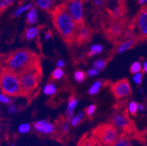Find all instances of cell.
Returning <instances> with one entry per match:
<instances>
[{"label": "cell", "instance_id": "cell-11", "mask_svg": "<svg viewBox=\"0 0 147 146\" xmlns=\"http://www.w3.org/2000/svg\"><path fill=\"white\" fill-rule=\"evenodd\" d=\"M110 89L113 96L117 100L127 97L132 94V88L127 78L120 79L111 84Z\"/></svg>", "mask_w": 147, "mask_h": 146}, {"label": "cell", "instance_id": "cell-6", "mask_svg": "<svg viewBox=\"0 0 147 146\" xmlns=\"http://www.w3.org/2000/svg\"><path fill=\"white\" fill-rule=\"evenodd\" d=\"M127 30L138 40H147V5L141 8Z\"/></svg>", "mask_w": 147, "mask_h": 146}, {"label": "cell", "instance_id": "cell-29", "mask_svg": "<svg viewBox=\"0 0 147 146\" xmlns=\"http://www.w3.org/2000/svg\"><path fill=\"white\" fill-rule=\"evenodd\" d=\"M138 104L134 101L131 102L129 103V107H128V110H129L130 115H132V116H136L138 112Z\"/></svg>", "mask_w": 147, "mask_h": 146}, {"label": "cell", "instance_id": "cell-45", "mask_svg": "<svg viewBox=\"0 0 147 146\" xmlns=\"http://www.w3.org/2000/svg\"><path fill=\"white\" fill-rule=\"evenodd\" d=\"M2 0H0V10L2 9Z\"/></svg>", "mask_w": 147, "mask_h": 146}, {"label": "cell", "instance_id": "cell-12", "mask_svg": "<svg viewBox=\"0 0 147 146\" xmlns=\"http://www.w3.org/2000/svg\"><path fill=\"white\" fill-rule=\"evenodd\" d=\"M138 42L137 38H127V39H120L114 42V47L111 52V57L113 56L115 53H121L126 50H129L133 48L135 45Z\"/></svg>", "mask_w": 147, "mask_h": 146}, {"label": "cell", "instance_id": "cell-20", "mask_svg": "<svg viewBox=\"0 0 147 146\" xmlns=\"http://www.w3.org/2000/svg\"><path fill=\"white\" fill-rule=\"evenodd\" d=\"M53 0H37L36 5L44 10H51L53 7Z\"/></svg>", "mask_w": 147, "mask_h": 146}, {"label": "cell", "instance_id": "cell-17", "mask_svg": "<svg viewBox=\"0 0 147 146\" xmlns=\"http://www.w3.org/2000/svg\"><path fill=\"white\" fill-rule=\"evenodd\" d=\"M56 124L57 126H59L60 129V132L63 135L69 132V124H68V120L65 119L64 116H60L59 118L56 120Z\"/></svg>", "mask_w": 147, "mask_h": 146}, {"label": "cell", "instance_id": "cell-42", "mask_svg": "<svg viewBox=\"0 0 147 146\" xmlns=\"http://www.w3.org/2000/svg\"><path fill=\"white\" fill-rule=\"evenodd\" d=\"M142 70H143V72H145V73H146L147 74V61L144 63V65H143V67H142Z\"/></svg>", "mask_w": 147, "mask_h": 146}, {"label": "cell", "instance_id": "cell-24", "mask_svg": "<svg viewBox=\"0 0 147 146\" xmlns=\"http://www.w3.org/2000/svg\"><path fill=\"white\" fill-rule=\"evenodd\" d=\"M142 70V67H141V63L139 61H136V62L133 63L130 67V72L132 74H136V73H138V72H141Z\"/></svg>", "mask_w": 147, "mask_h": 146}, {"label": "cell", "instance_id": "cell-27", "mask_svg": "<svg viewBox=\"0 0 147 146\" xmlns=\"http://www.w3.org/2000/svg\"><path fill=\"white\" fill-rule=\"evenodd\" d=\"M84 116H85V114H84V112H81V113H79L78 115H77L76 117H74L73 119H72V120H71L72 125H73V126H78V124H79L80 123H81V121L84 120Z\"/></svg>", "mask_w": 147, "mask_h": 146}, {"label": "cell", "instance_id": "cell-18", "mask_svg": "<svg viewBox=\"0 0 147 146\" xmlns=\"http://www.w3.org/2000/svg\"><path fill=\"white\" fill-rule=\"evenodd\" d=\"M77 146H94V139L89 133L84 134L80 138Z\"/></svg>", "mask_w": 147, "mask_h": 146}, {"label": "cell", "instance_id": "cell-38", "mask_svg": "<svg viewBox=\"0 0 147 146\" xmlns=\"http://www.w3.org/2000/svg\"><path fill=\"white\" fill-rule=\"evenodd\" d=\"M97 72H98V71H97L96 69H89V72H88V75H89V76L92 77V76L96 75L97 74Z\"/></svg>", "mask_w": 147, "mask_h": 146}, {"label": "cell", "instance_id": "cell-39", "mask_svg": "<svg viewBox=\"0 0 147 146\" xmlns=\"http://www.w3.org/2000/svg\"><path fill=\"white\" fill-rule=\"evenodd\" d=\"M16 106L15 105H13V104H10V106H9V112H10V113H13V112L16 111Z\"/></svg>", "mask_w": 147, "mask_h": 146}, {"label": "cell", "instance_id": "cell-5", "mask_svg": "<svg viewBox=\"0 0 147 146\" xmlns=\"http://www.w3.org/2000/svg\"><path fill=\"white\" fill-rule=\"evenodd\" d=\"M92 136L100 143L106 146H113L118 140V129L111 123L101 124L92 130Z\"/></svg>", "mask_w": 147, "mask_h": 146}, {"label": "cell", "instance_id": "cell-13", "mask_svg": "<svg viewBox=\"0 0 147 146\" xmlns=\"http://www.w3.org/2000/svg\"><path fill=\"white\" fill-rule=\"evenodd\" d=\"M92 37V30L89 27L86 26V25L83 27L77 29L76 32V44L78 46L84 45L90 41Z\"/></svg>", "mask_w": 147, "mask_h": 146}, {"label": "cell", "instance_id": "cell-1", "mask_svg": "<svg viewBox=\"0 0 147 146\" xmlns=\"http://www.w3.org/2000/svg\"><path fill=\"white\" fill-rule=\"evenodd\" d=\"M53 26L64 42L70 46L76 44V24L67 11L65 3L55 7L51 12Z\"/></svg>", "mask_w": 147, "mask_h": 146}, {"label": "cell", "instance_id": "cell-46", "mask_svg": "<svg viewBox=\"0 0 147 146\" xmlns=\"http://www.w3.org/2000/svg\"><path fill=\"white\" fill-rule=\"evenodd\" d=\"M51 36V34L50 33H47V34H46V39H49V37Z\"/></svg>", "mask_w": 147, "mask_h": 146}, {"label": "cell", "instance_id": "cell-2", "mask_svg": "<svg viewBox=\"0 0 147 146\" xmlns=\"http://www.w3.org/2000/svg\"><path fill=\"white\" fill-rule=\"evenodd\" d=\"M4 64L15 72H19L41 65L40 57L29 48H23L10 52L4 59Z\"/></svg>", "mask_w": 147, "mask_h": 146}, {"label": "cell", "instance_id": "cell-40", "mask_svg": "<svg viewBox=\"0 0 147 146\" xmlns=\"http://www.w3.org/2000/svg\"><path fill=\"white\" fill-rule=\"evenodd\" d=\"M64 65H65L64 61H62V60H59L58 62H57V67H58L59 68H61L63 67Z\"/></svg>", "mask_w": 147, "mask_h": 146}, {"label": "cell", "instance_id": "cell-31", "mask_svg": "<svg viewBox=\"0 0 147 146\" xmlns=\"http://www.w3.org/2000/svg\"><path fill=\"white\" fill-rule=\"evenodd\" d=\"M86 77V74L83 71L78 70L75 72V80L77 82H82Z\"/></svg>", "mask_w": 147, "mask_h": 146}, {"label": "cell", "instance_id": "cell-4", "mask_svg": "<svg viewBox=\"0 0 147 146\" xmlns=\"http://www.w3.org/2000/svg\"><path fill=\"white\" fill-rule=\"evenodd\" d=\"M21 82L22 96H28L32 93L40 83L42 77L41 65L22 71L18 73Z\"/></svg>", "mask_w": 147, "mask_h": 146}, {"label": "cell", "instance_id": "cell-33", "mask_svg": "<svg viewBox=\"0 0 147 146\" xmlns=\"http://www.w3.org/2000/svg\"><path fill=\"white\" fill-rule=\"evenodd\" d=\"M143 80V72H140L138 73L135 74L134 77H133V80L137 85H140L142 82Z\"/></svg>", "mask_w": 147, "mask_h": 146}, {"label": "cell", "instance_id": "cell-22", "mask_svg": "<svg viewBox=\"0 0 147 146\" xmlns=\"http://www.w3.org/2000/svg\"><path fill=\"white\" fill-rule=\"evenodd\" d=\"M102 85H103V81L102 80H99V81H97L96 83H94V85H92V88L89 90V94L94 95L95 94H97L100 91V89L102 86Z\"/></svg>", "mask_w": 147, "mask_h": 146}, {"label": "cell", "instance_id": "cell-7", "mask_svg": "<svg viewBox=\"0 0 147 146\" xmlns=\"http://www.w3.org/2000/svg\"><path fill=\"white\" fill-rule=\"evenodd\" d=\"M127 26V18L110 21L103 27L104 37L110 42H114L122 37Z\"/></svg>", "mask_w": 147, "mask_h": 146}, {"label": "cell", "instance_id": "cell-34", "mask_svg": "<svg viewBox=\"0 0 147 146\" xmlns=\"http://www.w3.org/2000/svg\"><path fill=\"white\" fill-rule=\"evenodd\" d=\"M0 102L5 103V104H11L12 100L8 96H7L2 93H0Z\"/></svg>", "mask_w": 147, "mask_h": 146}, {"label": "cell", "instance_id": "cell-41", "mask_svg": "<svg viewBox=\"0 0 147 146\" xmlns=\"http://www.w3.org/2000/svg\"><path fill=\"white\" fill-rule=\"evenodd\" d=\"M93 139H94V146H106V145H105L102 144V143H100V142H98V141H97V140H96V139H94V137H93Z\"/></svg>", "mask_w": 147, "mask_h": 146}, {"label": "cell", "instance_id": "cell-14", "mask_svg": "<svg viewBox=\"0 0 147 146\" xmlns=\"http://www.w3.org/2000/svg\"><path fill=\"white\" fill-rule=\"evenodd\" d=\"M34 127L38 132L45 134H51L55 132L54 125L46 120H38L34 124Z\"/></svg>", "mask_w": 147, "mask_h": 146}, {"label": "cell", "instance_id": "cell-19", "mask_svg": "<svg viewBox=\"0 0 147 146\" xmlns=\"http://www.w3.org/2000/svg\"><path fill=\"white\" fill-rule=\"evenodd\" d=\"M113 146H132L129 137L127 134L122 133L119 135L118 140L113 144Z\"/></svg>", "mask_w": 147, "mask_h": 146}, {"label": "cell", "instance_id": "cell-35", "mask_svg": "<svg viewBox=\"0 0 147 146\" xmlns=\"http://www.w3.org/2000/svg\"><path fill=\"white\" fill-rule=\"evenodd\" d=\"M96 108L97 107H96L95 104H92V105H90L88 108H86V110H85V112H86V116H89V117H91L93 115L94 111H95Z\"/></svg>", "mask_w": 147, "mask_h": 146}, {"label": "cell", "instance_id": "cell-16", "mask_svg": "<svg viewBox=\"0 0 147 146\" xmlns=\"http://www.w3.org/2000/svg\"><path fill=\"white\" fill-rule=\"evenodd\" d=\"M77 103H78V100H76L75 96H69V100H68L67 109V116L68 121L71 120L72 117H73V110H74V108H76Z\"/></svg>", "mask_w": 147, "mask_h": 146}, {"label": "cell", "instance_id": "cell-23", "mask_svg": "<svg viewBox=\"0 0 147 146\" xmlns=\"http://www.w3.org/2000/svg\"><path fill=\"white\" fill-rule=\"evenodd\" d=\"M63 74L64 72L61 68H57V69H54L53 71V72H52L51 78V80H59V79H61L62 77Z\"/></svg>", "mask_w": 147, "mask_h": 146}, {"label": "cell", "instance_id": "cell-15", "mask_svg": "<svg viewBox=\"0 0 147 146\" xmlns=\"http://www.w3.org/2000/svg\"><path fill=\"white\" fill-rule=\"evenodd\" d=\"M40 32V27H30L25 29L22 34V38L26 40H32L38 35Z\"/></svg>", "mask_w": 147, "mask_h": 146}, {"label": "cell", "instance_id": "cell-47", "mask_svg": "<svg viewBox=\"0 0 147 146\" xmlns=\"http://www.w3.org/2000/svg\"><path fill=\"white\" fill-rule=\"evenodd\" d=\"M12 146H14V145H12Z\"/></svg>", "mask_w": 147, "mask_h": 146}, {"label": "cell", "instance_id": "cell-30", "mask_svg": "<svg viewBox=\"0 0 147 146\" xmlns=\"http://www.w3.org/2000/svg\"><path fill=\"white\" fill-rule=\"evenodd\" d=\"M56 91H57V89H56L55 86L52 83H48L44 88V93L48 95L53 94L56 92Z\"/></svg>", "mask_w": 147, "mask_h": 146}, {"label": "cell", "instance_id": "cell-36", "mask_svg": "<svg viewBox=\"0 0 147 146\" xmlns=\"http://www.w3.org/2000/svg\"><path fill=\"white\" fill-rule=\"evenodd\" d=\"M29 129H30V125L27 124H21L18 128V130L21 133H26V132H29Z\"/></svg>", "mask_w": 147, "mask_h": 146}, {"label": "cell", "instance_id": "cell-44", "mask_svg": "<svg viewBox=\"0 0 147 146\" xmlns=\"http://www.w3.org/2000/svg\"><path fill=\"white\" fill-rule=\"evenodd\" d=\"M146 1H147V0H140V1H139V3H140V4H144L146 2Z\"/></svg>", "mask_w": 147, "mask_h": 146}, {"label": "cell", "instance_id": "cell-10", "mask_svg": "<svg viewBox=\"0 0 147 146\" xmlns=\"http://www.w3.org/2000/svg\"><path fill=\"white\" fill-rule=\"evenodd\" d=\"M105 6L110 21L121 19L126 13V7L122 0H108Z\"/></svg>", "mask_w": 147, "mask_h": 146}, {"label": "cell", "instance_id": "cell-9", "mask_svg": "<svg viewBox=\"0 0 147 146\" xmlns=\"http://www.w3.org/2000/svg\"><path fill=\"white\" fill-rule=\"evenodd\" d=\"M110 121L117 128L121 129L125 134L132 132L134 127L133 122L128 116L127 110L113 114L111 118Z\"/></svg>", "mask_w": 147, "mask_h": 146}, {"label": "cell", "instance_id": "cell-3", "mask_svg": "<svg viewBox=\"0 0 147 146\" xmlns=\"http://www.w3.org/2000/svg\"><path fill=\"white\" fill-rule=\"evenodd\" d=\"M0 90L8 96H22L18 73L4 65H0Z\"/></svg>", "mask_w": 147, "mask_h": 146}, {"label": "cell", "instance_id": "cell-26", "mask_svg": "<svg viewBox=\"0 0 147 146\" xmlns=\"http://www.w3.org/2000/svg\"><path fill=\"white\" fill-rule=\"evenodd\" d=\"M108 61V60H98V61H96L94 63V67L98 70H102V69H105V66H106L107 62Z\"/></svg>", "mask_w": 147, "mask_h": 146}, {"label": "cell", "instance_id": "cell-28", "mask_svg": "<svg viewBox=\"0 0 147 146\" xmlns=\"http://www.w3.org/2000/svg\"><path fill=\"white\" fill-rule=\"evenodd\" d=\"M107 0H92V5L96 10H101L105 6Z\"/></svg>", "mask_w": 147, "mask_h": 146}, {"label": "cell", "instance_id": "cell-25", "mask_svg": "<svg viewBox=\"0 0 147 146\" xmlns=\"http://www.w3.org/2000/svg\"><path fill=\"white\" fill-rule=\"evenodd\" d=\"M102 47L100 45H94L91 48L90 50H89V53H88V56H93L94 55L100 53V52L102 51Z\"/></svg>", "mask_w": 147, "mask_h": 146}, {"label": "cell", "instance_id": "cell-37", "mask_svg": "<svg viewBox=\"0 0 147 146\" xmlns=\"http://www.w3.org/2000/svg\"><path fill=\"white\" fill-rule=\"evenodd\" d=\"M13 0H2V6L1 10H3L6 9L7 7H8L9 6H10L13 4Z\"/></svg>", "mask_w": 147, "mask_h": 146}, {"label": "cell", "instance_id": "cell-21", "mask_svg": "<svg viewBox=\"0 0 147 146\" xmlns=\"http://www.w3.org/2000/svg\"><path fill=\"white\" fill-rule=\"evenodd\" d=\"M37 21V13L35 7H32L29 11L26 17V23L28 24H34Z\"/></svg>", "mask_w": 147, "mask_h": 146}, {"label": "cell", "instance_id": "cell-43", "mask_svg": "<svg viewBox=\"0 0 147 146\" xmlns=\"http://www.w3.org/2000/svg\"><path fill=\"white\" fill-rule=\"evenodd\" d=\"M145 110V106L142 104H138V111H144Z\"/></svg>", "mask_w": 147, "mask_h": 146}, {"label": "cell", "instance_id": "cell-32", "mask_svg": "<svg viewBox=\"0 0 147 146\" xmlns=\"http://www.w3.org/2000/svg\"><path fill=\"white\" fill-rule=\"evenodd\" d=\"M32 4H29V5H24V6L20 7L18 10H17L14 13V15L15 16H19L21 13H24V12L26 11V10H29L30 7H32Z\"/></svg>", "mask_w": 147, "mask_h": 146}, {"label": "cell", "instance_id": "cell-8", "mask_svg": "<svg viewBox=\"0 0 147 146\" xmlns=\"http://www.w3.org/2000/svg\"><path fill=\"white\" fill-rule=\"evenodd\" d=\"M65 5L76 24V29H79L85 26L83 17L82 0H67Z\"/></svg>", "mask_w": 147, "mask_h": 146}]
</instances>
